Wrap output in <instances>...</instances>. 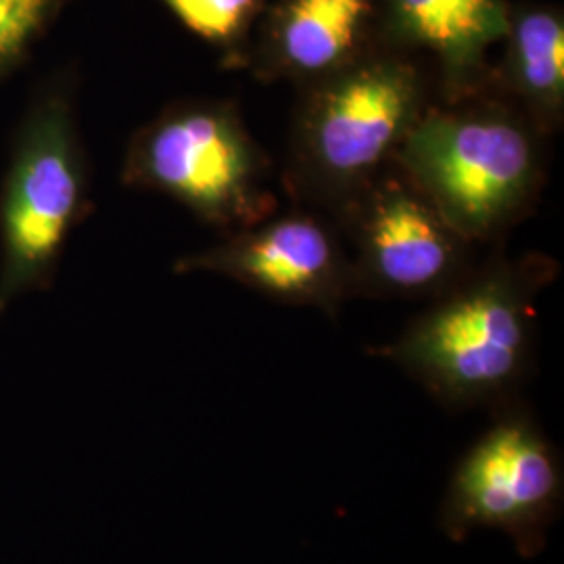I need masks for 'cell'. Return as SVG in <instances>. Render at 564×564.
Masks as SVG:
<instances>
[{
	"instance_id": "8992f818",
	"label": "cell",
	"mask_w": 564,
	"mask_h": 564,
	"mask_svg": "<svg viewBox=\"0 0 564 564\" xmlns=\"http://www.w3.org/2000/svg\"><path fill=\"white\" fill-rule=\"evenodd\" d=\"M491 414V426L454 468L440 529L452 542L479 529L498 531L523 558H533L563 512V458L519 398Z\"/></svg>"
},
{
	"instance_id": "9c48e42d",
	"label": "cell",
	"mask_w": 564,
	"mask_h": 564,
	"mask_svg": "<svg viewBox=\"0 0 564 564\" xmlns=\"http://www.w3.org/2000/svg\"><path fill=\"white\" fill-rule=\"evenodd\" d=\"M508 0H379L375 41L429 57L440 102H460L491 90L489 48L505 41Z\"/></svg>"
},
{
	"instance_id": "7a4b0ae2",
	"label": "cell",
	"mask_w": 564,
	"mask_h": 564,
	"mask_svg": "<svg viewBox=\"0 0 564 564\" xmlns=\"http://www.w3.org/2000/svg\"><path fill=\"white\" fill-rule=\"evenodd\" d=\"M421 59L375 41L341 69L302 88L286 186L339 216L389 170L433 105Z\"/></svg>"
},
{
	"instance_id": "6da1fadb",
	"label": "cell",
	"mask_w": 564,
	"mask_h": 564,
	"mask_svg": "<svg viewBox=\"0 0 564 564\" xmlns=\"http://www.w3.org/2000/svg\"><path fill=\"white\" fill-rule=\"evenodd\" d=\"M556 276L558 263L544 253L494 258L370 354L402 368L449 410H496L517 400L529 375L535 303Z\"/></svg>"
},
{
	"instance_id": "ba28073f",
	"label": "cell",
	"mask_w": 564,
	"mask_h": 564,
	"mask_svg": "<svg viewBox=\"0 0 564 564\" xmlns=\"http://www.w3.org/2000/svg\"><path fill=\"white\" fill-rule=\"evenodd\" d=\"M176 274H218L272 302L316 307L335 318L354 297L347 245L337 226L314 212L274 214L184 256Z\"/></svg>"
},
{
	"instance_id": "8fae6325",
	"label": "cell",
	"mask_w": 564,
	"mask_h": 564,
	"mask_svg": "<svg viewBox=\"0 0 564 564\" xmlns=\"http://www.w3.org/2000/svg\"><path fill=\"white\" fill-rule=\"evenodd\" d=\"M505 59L491 93L517 105L545 137L564 120V18L552 4H512Z\"/></svg>"
},
{
	"instance_id": "30bf717a",
	"label": "cell",
	"mask_w": 564,
	"mask_h": 564,
	"mask_svg": "<svg viewBox=\"0 0 564 564\" xmlns=\"http://www.w3.org/2000/svg\"><path fill=\"white\" fill-rule=\"evenodd\" d=\"M379 0H276L256 28L247 69L303 88L341 69L375 42Z\"/></svg>"
},
{
	"instance_id": "52a82bcc",
	"label": "cell",
	"mask_w": 564,
	"mask_h": 564,
	"mask_svg": "<svg viewBox=\"0 0 564 564\" xmlns=\"http://www.w3.org/2000/svg\"><path fill=\"white\" fill-rule=\"evenodd\" d=\"M337 223L351 260L354 297L433 302L475 268L473 242L395 163L343 209Z\"/></svg>"
},
{
	"instance_id": "277c9868",
	"label": "cell",
	"mask_w": 564,
	"mask_h": 564,
	"mask_svg": "<svg viewBox=\"0 0 564 564\" xmlns=\"http://www.w3.org/2000/svg\"><path fill=\"white\" fill-rule=\"evenodd\" d=\"M120 178L181 203L224 235L279 212L272 162L230 101L165 107L128 142Z\"/></svg>"
},
{
	"instance_id": "3957f363",
	"label": "cell",
	"mask_w": 564,
	"mask_h": 564,
	"mask_svg": "<svg viewBox=\"0 0 564 564\" xmlns=\"http://www.w3.org/2000/svg\"><path fill=\"white\" fill-rule=\"evenodd\" d=\"M545 137L496 93L433 102L395 165L473 245L502 237L540 199Z\"/></svg>"
},
{
	"instance_id": "5b68a950",
	"label": "cell",
	"mask_w": 564,
	"mask_h": 564,
	"mask_svg": "<svg viewBox=\"0 0 564 564\" xmlns=\"http://www.w3.org/2000/svg\"><path fill=\"white\" fill-rule=\"evenodd\" d=\"M90 209L74 93L53 84L21 121L0 186V314L25 293L48 289Z\"/></svg>"
},
{
	"instance_id": "4fadbf2b",
	"label": "cell",
	"mask_w": 564,
	"mask_h": 564,
	"mask_svg": "<svg viewBox=\"0 0 564 564\" xmlns=\"http://www.w3.org/2000/svg\"><path fill=\"white\" fill-rule=\"evenodd\" d=\"M67 0H0V80L30 57Z\"/></svg>"
},
{
	"instance_id": "7c38bea8",
	"label": "cell",
	"mask_w": 564,
	"mask_h": 564,
	"mask_svg": "<svg viewBox=\"0 0 564 564\" xmlns=\"http://www.w3.org/2000/svg\"><path fill=\"white\" fill-rule=\"evenodd\" d=\"M197 39L214 46L224 67L247 69L256 28L270 0H160Z\"/></svg>"
}]
</instances>
